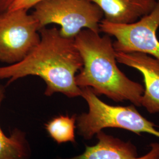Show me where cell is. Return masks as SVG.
Instances as JSON below:
<instances>
[{
    "instance_id": "1",
    "label": "cell",
    "mask_w": 159,
    "mask_h": 159,
    "mask_svg": "<svg viewBox=\"0 0 159 159\" xmlns=\"http://www.w3.org/2000/svg\"><path fill=\"white\" fill-rule=\"evenodd\" d=\"M40 43L21 61L0 67V79L8 84L29 75L38 76L46 83L44 94L61 93L69 98L81 96L75 76L83 67L74 39L62 36L57 27L43 28Z\"/></svg>"
},
{
    "instance_id": "2",
    "label": "cell",
    "mask_w": 159,
    "mask_h": 159,
    "mask_svg": "<svg viewBox=\"0 0 159 159\" xmlns=\"http://www.w3.org/2000/svg\"><path fill=\"white\" fill-rule=\"evenodd\" d=\"M74 41L83 61V67L75 76L80 89L89 87L98 96L104 95L116 102L129 101L141 107L144 87L118 67L110 36H101L99 33L84 29Z\"/></svg>"
},
{
    "instance_id": "3",
    "label": "cell",
    "mask_w": 159,
    "mask_h": 159,
    "mask_svg": "<svg viewBox=\"0 0 159 159\" xmlns=\"http://www.w3.org/2000/svg\"><path fill=\"white\" fill-rule=\"evenodd\" d=\"M87 102L89 111L76 116L77 134L89 140L106 128H119L132 131L138 135L143 133L159 138L158 127L146 119L134 106H115L101 100L89 87L81 88V95Z\"/></svg>"
},
{
    "instance_id": "4",
    "label": "cell",
    "mask_w": 159,
    "mask_h": 159,
    "mask_svg": "<svg viewBox=\"0 0 159 159\" xmlns=\"http://www.w3.org/2000/svg\"><path fill=\"white\" fill-rule=\"evenodd\" d=\"M32 15L40 30L51 24L60 26L61 35L73 39L84 29L99 33L104 14L90 0H42L33 7Z\"/></svg>"
},
{
    "instance_id": "5",
    "label": "cell",
    "mask_w": 159,
    "mask_h": 159,
    "mask_svg": "<svg viewBox=\"0 0 159 159\" xmlns=\"http://www.w3.org/2000/svg\"><path fill=\"white\" fill-rule=\"evenodd\" d=\"M39 24L28 10L0 13V61L12 65L27 57L40 43Z\"/></svg>"
},
{
    "instance_id": "6",
    "label": "cell",
    "mask_w": 159,
    "mask_h": 159,
    "mask_svg": "<svg viewBox=\"0 0 159 159\" xmlns=\"http://www.w3.org/2000/svg\"><path fill=\"white\" fill-rule=\"evenodd\" d=\"M159 27V1L153 10L140 20L130 24H114L102 19L100 31L116 40L115 51L123 52H142L159 60V40L157 30Z\"/></svg>"
},
{
    "instance_id": "7",
    "label": "cell",
    "mask_w": 159,
    "mask_h": 159,
    "mask_svg": "<svg viewBox=\"0 0 159 159\" xmlns=\"http://www.w3.org/2000/svg\"><path fill=\"white\" fill-rule=\"evenodd\" d=\"M117 61L136 69L143 76L145 88L141 106L150 113H159V60L142 52L116 51Z\"/></svg>"
},
{
    "instance_id": "8",
    "label": "cell",
    "mask_w": 159,
    "mask_h": 159,
    "mask_svg": "<svg viewBox=\"0 0 159 159\" xmlns=\"http://www.w3.org/2000/svg\"><path fill=\"white\" fill-rule=\"evenodd\" d=\"M98 142L86 146L81 154L68 158L55 159H159V144H151L147 154L139 157L136 147L130 142H124L101 131L96 134Z\"/></svg>"
},
{
    "instance_id": "9",
    "label": "cell",
    "mask_w": 159,
    "mask_h": 159,
    "mask_svg": "<svg viewBox=\"0 0 159 159\" xmlns=\"http://www.w3.org/2000/svg\"><path fill=\"white\" fill-rule=\"evenodd\" d=\"M102 10L104 20L114 24H130L152 11L157 2L152 0H90Z\"/></svg>"
},
{
    "instance_id": "10",
    "label": "cell",
    "mask_w": 159,
    "mask_h": 159,
    "mask_svg": "<svg viewBox=\"0 0 159 159\" xmlns=\"http://www.w3.org/2000/svg\"><path fill=\"white\" fill-rule=\"evenodd\" d=\"M6 90L0 85V107ZM31 149L26 133L16 128L7 136L0 126V159H30Z\"/></svg>"
},
{
    "instance_id": "11",
    "label": "cell",
    "mask_w": 159,
    "mask_h": 159,
    "mask_svg": "<svg viewBox=\"0 0 159 159\" xmlns=\"http://www.w3.org/2000/svg\"><path fill=\"white\" fill-rule=\"evenodd\" d=\"M76 115H60L46 124V129L50 136L58 144L75 143Z\"/></svg>"
},
{
    "instance_id": "12",
    "label": "cell",
    "mask_w": 159,
    "mask_h": 159,
    "mask_svg": "<svg viewBox=\"0 0 159 159\" xmlns=\"http://www.w3.org/2000/svg\"><path fill=\"white\" fill-rule=\"evenodd\" d=\"M41 1L42 0H16L10 10H14L23 8L29 10Z\"/></svg>"
},
{
    "instance_id": "13",
    "label": "cell",
    "mask_w": 159,
    "mask_h": 159,
    "mask_svg": "<svg viewBox=\"0 0 159 159\" xmlns=\"http://www.w3.org/2000/svg\"><path fill=\"white\" fill-rule=\"evenodd\" d=\"M16 0H0V13L9 10Z\"/></svg>"
},
{
    "instance_id": "14",
    "label": "cell",
    "mask_w": 159,
    "mask_h": 159,
    "mask_svg": "<svg viewBox=\"0 0 159 159\" xmlns=\"http://www.w3.org/2000/svg\"><path fill=\"white\" fill-rule=\"evenodd\" d=\"M152 1H156V2H157L159 0H152Z\"/></svg>"
}]
</instances>
